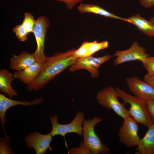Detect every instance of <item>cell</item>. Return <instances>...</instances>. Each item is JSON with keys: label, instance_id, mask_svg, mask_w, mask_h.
<instances>
[{"label": "cell", "instance_id": "5b68a950", "mask_svg": "<svg viewBox=\"0 0 154 154\" xmlns=\"http://www.w3.org/2000/svg\"><path fill=\"white\" fill-rule=\"evenodd\" d=\"M85 120L84 114L81 111L77 112L73 120L70 123L61 124L58 123L57 116L54 114L50 117L52 129L49 133L52 136L60 135L64 137L68 133H74L80 137L82 132V124Z\"/></svg>", "mask_w": 154, "mask_h": 154}, {"label": "cell", "instance_id": "83f0119b", "mask_svg": "<svg viewBox=\"0 0 154 154\" xmlns=\"http://www.w3.org/2000/svg\"><path fill=\"white\" fill-rule=\"evenodd\" d=\"M144 80L154 88V74L149 75L147 74L143 77Z\"/></svg>", "mask_w": 154, "mask_h": 154}, {"label": "cell", "instance_id": "7a4b0ae2", "mask_svg": "<svg viewBox=\"0 0 154 154\" xmlns=\"http://www.w3.org/2000/svg\"><path fill=\"white\" fill-rule=\"evenodd\" d=\"M115 90L118 97L122 100L123 103L130 105L128 110L130 116L138 123L147 127L154 124L148 110L146 101L132 96L117 87Z\"/></svg>", "mask_w": 154, "mask_h": 154}, {"label": "cell", "instance_id": "44dd1931", "mask_svg": "<svg viewBox=\"0 0 154 154\" xmlns=\"http://www.w3.org/2000/svg\"><path fill=\"white\" fill-rule=\"evenodd\" d=\"M13 30L19 41L24 42L27 39L28 33L22 23L17 25Z\"/></svg>", "mask_w": 154, "mask_h": 154}, {"label": "cell", "instance_id": "ac0fdd59", "mask_svg": "<svg viewBox=\"0 0 154 154\" xmlns=\"http://www.w3.org/2000/svg\"><path fill=\"white\" fill-rule=\"evenodd\" d=\"M128 19L140 31L149 37L154 36V25L150 21L147 20L139 14L130 16Z\"/></svg>", "mask_w": 154, "mask_h": 154}, {"label": "cell", "instance_id": "ffe728a7", "mask_svg": "<svg viewBox=\"0 0 154 154\" xmlns=\"http://www.w3.org/2000/svg\"><path fill=\"white\" fill-rule=\"evenodd\" d=\"M35 23L36 21L31 13L29 12L25 13L22 24L28 33H33Z\"/></svg>", "mask_w": 154, "mask_h": 154}, {"label": "cell", "instance_id": "e0dca14e", "mask_svg": "<svg viewBox=\"0 0 154 154\" xmlns=\"http://www.w3.org/2000/svg\"><path fill=\"white\" fill-rule=\"evenodd\" d=\"M78 9L80 12L82 14L92 13L105 17L119 20L132 24L131 22L128 18L119 17L96 5L81 4L78 7Z\"/></svg>", "mask_w": 154, "mask_h": 154}, {"label": "cell", "instance_id": "603a6c76", "mask_svg": "<svg viewBox=\"0 0 154 154\" xmlns=\"http://www.w3.org/2000/svg\"><path fill=\"white\" fill-rule=\"evenodd\" d=\"M143 66L149 75L154 74V56H150L145 58L142 62Z\"/></svg>", "mask_w": 154, "mask_h": 154}, {"label": "cell", "instance_id": "5bb4252c", "mask_svg": "<svg viewBox=\"0 0 154 154\" xmlns=\"http://www.w3.org/2000/svg\"><path fill=\"white\" fill-rule=\"evenodd\" d=\"M37 62L33 54L24 51L19 55H13L10 63V68L17 71L24 70Z\"/></svg>", "mask_w": 154, "mask_h": 154}, {"label": "cell", "instance_id": "277c9868", "mask_svg": "<svg viewBox=\"0 0 154 154\" xmlns=\"http://www.w3.org/2000/svg\"><path fill=\"white\" fill-rule=\"evenodd\" d=\"M118 97L115 89L112 86H108L100 91L96 98L101 106L108 110H112L125 120L130 117L129 110L125 108L124 104L119 102Z\"/></svg>", "mask_w": 154, "mask_h": 154}, {"label": "cell", "instance_id": "2e32d148", "mask_svg": "<svg viewBox=\"0 0 154 154\" xmlns=\"http://www.w3.org/2000/svg\"><path fill=\"white\" fill-rule=\"evenodd\" d=\"M42 65L36 62L24 70L15 72L13 74V78L19 79L21 82L28 85L37 77L41 71Z\"/></svg>", "mask_w": 154, "mask_h": 154}, {"label": "cell", "instance_id": "7402d4cb", "mask_svg": "<svg viewBox=\"0 0 154 154\" xmlns=\"http://www.w3.org/2000/svg\"><path fill=\"white\" fill-rule=\"evenodd\" d=\"M68 154H92L90 151L85 146L83 140H82L80 146L78 147H74L70 149L68 151Z\"/></svg>", "mask_w": 154, "mask_h": 154}, {"label": "cell", "instance_id": "d4e9b609", "mask_svg": "<svg viewBox=\"0 0 154 154\" xmlns=\"http://www.w3.org/2000/svg\"><path fill=\"white\" fill-rule=\"evenodd\" d=\"M57 1L64 2L67 7L71 10L77 3L82 2L83 0H55Z\"/></svg>", "mask_w": 154, "mask_h": 154}, {"label": "cell", "instance_id": "ba28073f", "mask_svg": "<svg viewBox=\"0 0 154 154\" xmlns=\"http://www.w3.org/2000/svg\"><path fill=\"white\" fill-rule=\"evenodd\" d=\"M139 128L138 123L131 116L124 120L118 133L120 142L127 147L137 146L140 139Z\"/></svg>", "mask_w": 154, "mask_h": 154}, {"label": "cell", "instance_id": "8fae6325", "mask_svg": "<svg viewBox=\"0 0 154 154\" xmlns=\"http://www.w3.org/2000/svg\"><path fill=\"white\" fill-rule=\"evenodd\" d=\"M52 137L49 133L43 135L35 132L26 136L25 140L29 149L33 147L37 154H42L46 153L48 149L50 148Z\"/></svg>", "mask_w": 154, "mask_h": 154}, {"label": "cell", "instance_id": "9c48e42d", "mask_svg": "<svg viewBox=\"0 0 154 154\" xmlns=\"http://www.w3.org/2000/svg\"><path fill=\"white\" fill-rule=\"evenodd\" d=\"M113 55L116 57L114 61L115 66L136 60L142 62L145 58L150 56L146 53L145 49L141 46L137 41L133 42L127 49L117 51Z\"/></svg>", "mask_w": 154, "mask_h": 154}, {"label": "cell", "instance_id": "4fadbf2b", "mask_svg": "<svg viewBox=\"0 0 154 154\" xmlns=\"http://www.w3.org/2000/svg\"><path fill=\"white\" fill-rule=\"evenodd\" d=\"M109 46V43L105 40L100 42L97 41L83 42L77 50L75 53L77 57H83L91 56L95 53L106 48Z\"/></svg>", "mask_w": 154, "mask_h": 154}, {"label": "cell", "instance_id": "f1b7e54d", "mask_svg": "<svg viewBox=\"0 0 154 154\" xmlns=\"http://www.w3.org/2000/svg\"><path fill=\"white\" fill-rule=\"evenodd\" d=\"M149 21L151 22L154 25V16L151 18Z\"/></svg>", "mask_w": 154, "mask_h": 154}, {"label": "cell", "instance_id": "3957f363", "mask_svg": "<svg viewBox=\"0 0 154 154\" xmlns=\"http://www.w3.org/2000/svg\"><path fill=\"white\" fill-rule=\"evenodd\" d=\"M103 119L95 116L92 119L84 120L82 124L83 141L92 154H108L110 149L102 142L100 138L95 132L94 127Z\"/></svg>", "mask_w": 154, "mask_h": 154}, {"label": "cell", "instance_id": "9a60e30c", "mask_svg": "<svg viewBox=\"0 0 154 154\" xmlns=\"http://www.w3.org/2000/svg\"><path fill=\"white\" fill-rule=\"evenodd\" d=\"M148 128L144 136L140 139L136 154H154V124Z\"/></svg>", "mask_w": 154, "mask_h": 154}, {"label": "cell", "instance_id": "52a82bcc", "mask_svg": "<svg viewBox=\"0 0 154 154\" xmlns=\"http://www.w3.org/2000/svg\"><path fill=\"white\" fill-rule=\"evenodd\" d=\"M50 22L47 18L44 16L38 18L36 23L33 33L36 39L37 48L33 54L37 62L43 64L47 57L44 53V44L45 36Z\"/></svg>", "mask_w": 154, "mask_h": 154}, {"label": "cell", "instance_id": "4316f807", "mask_svg": "<svg viewBox=\"0 0 154 154\" xmlns=\"http://www.w3.org/2000/svg\"><path fill=\"white\" fill-rule=\"evenodd\" d=\"M139 3L141 6L146 8H150L154 5V0H140Z\"/></svg>", "mask_w": 154, "mask_h": 154}, {"label": "cell", "instance_id": "d6986e66", "mask_svg": "<svg viewBox=\"0 0 154 154\" xmlns=\"http://www.w3.org/2000/svg\"><path fill=\"white\" fill-rule=\"evenodd\" d=\"M14 78L12 74L7 69H2L0 71V90L10 98L18 95L11 85V82Z\"/></svg>", "mask_w": 154, "mask_h": 154}, {"label": "cell", "instance_id": "30bf717a", "mask_svg": "<svg viewBox=\"0 0 154 154\" xmlns=\"http://www.w3.org/2000/svg\"><path fill=\"white\" fill-rule=\"evenodd\" d=\"M125 80L134 96L146 102L154 101V88L144 80L134 76L126 78Z\"/></svg>", "mask_w": 154, "mask_h": 154}, {"label": "cell", "instance_id": "8992f818", "mask_svg": "<svg viewBox=\"0 0 154 154\" xmlns=\"http://www.w3.org/2000/svg\"><path fill=\"white\" fill-rule=\"evenodd\" d=\"M114 56L113 55L107 54L98 57L90 56L78 58L70 66L69 70L70 72H73L81 69H85L90 72L92 77L97 78L99 75L98 70L100 66Z\"/></svg>", "mask_w": 154, "mask_h": 154}, {"label": "cell", "instance_id": "7c38bea8", "mask_svg": "<svg viewBox=\"0 0 154 154\" xmlns=\"http://www.w3.org/2000/svg\"><path fill=\"white\" fill-rule=\"evenodd\" d=\"M44 100L41 98H39L30 102L25 100L19 101L11 99L0 94V117L1 126L6 137H8L6 134L5 130V124L6 123L5 114L7 111L10 108L14 106L21 105L24 106H31L40 104Z\"/></svg>", "mask_w": 154, "mask_h": 154}, {"label": "cell", "instance_id": "484cf974", "mask_svg": "<svg viewBox=\"0 0 154 154\" xmlns=\"http://www.w3.org/2000/svg\"><path fill=\"white\" fill-rule=\"evenodd\" d=\"M147 108L154 123V101L146 102Z\"/></svg>", "mask_w": 154, "mask_h": 154}, {"label": "cell", "instance_id": "cb8c5ba5", "mask_svg": "<svg viewBox=\"0 0 154 154\" xmlns=\"http://www.w3.org/2000/svg\"><path fill=\"white\" fill-rule=\"evenodd\" d=\"M0 153L14 154V152L10 146V143L8 139L1 138L0 139Z\"/></svg>", "mask_w": 154, "mask_h": 154}, {"label": "cell", "instance_id": "6da1fadb", "mask_svg": "<svg viewBox=\"0 0 154 154\" xmlns=\"http://www.w3.org/2000/svg\"><path fill=\"white\" fill-rule=\"evenodd\" d=\"M75 50L71 49L64 52H58L53 56L47 57L39 75L34 81L27 85V89L37 91L71 66L78 58Z\"/></svg>", "mask_w": 154, "mask_h": 154}]
</instances>
